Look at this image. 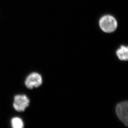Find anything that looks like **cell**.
I'll use <instances>...</instances> for the list:
<instances>
[{"label":"cell","mask_w":128,"mask_h":128,"mask_svg":"<svg viewBox=\"0 0 128 128\" xmlns=\"http://www.w3.org/2000/svg\"><path fill=\"white\" fill-rule=\"evenodd\" d=\"M118 59L121 60H127L128 59V48L127 46H122L116 52Z\"/></svg>","instance_id":"5b68a950"},{"label":"cell","mask_w":128,"mask_h":128,"mask_svg":"<svg viewBox=\"0 0 128 128\" xmlns=\"http://www.w3.org/2000/svg\"><path fill=\"white\" fill-rule=\"evenodd\" d=\"M11 126L14 128H22L24 127V123L22 119L19 117H14L11 120Z\"/></svg>","instance_id":"8992f818"},{"label":"cell","mask_w":128,"mask_h":128,"mask_svg":"<svg viewBox=\"0 0 128 128\" xmlns=\"http://www.w3.org/2000/svg\"><path fill=\"white\" fill-rule=\"evenodd\" d=\"M30 101L27 96L24 94H18L14 98L13 106L14 110L19 112L24 111L29 106Z\"/></svg>","instance_id":"7a4b0ae2"},{"label":"cell","mask_w":128,"mask_h":128,"mask_svg":"<svg viewBox=\"0 0 128 128\" xmlns=\"http://www.w3.org/2000/svg\"><path fill=\"white\" fill-rule=\"evenodd\" d=\"M42 84L41 76L38 72H32L28 75L25 81L26 87L29 89L38 88Z\"/></svg>","instance_id":"277c9868"},{"label":"cell","mask_w":128,"mask_h":128,"mask_svg":"<svg viewBox=\"0 0 128 128\" xmlns=\"http://www.w3.org/2000/svg\"><path fill=\"white\" fill-rule=\"evenodd\" d=\"M117 22L113 16L106 15L102 17L99 21L100 28L105 32H112L117 27Z\"/></svg>","instance_id":"6da1fadb"},{"label":"cell","mask_w":128,"mask_h":128,"mask_svg":"<svg viewBox=\"0 0 128 128\" xmlns=\"http://www.w3.org/2000/svg\"><path fill=\"white\" fill-rule=\"evenodd\" d=\"M128 102L124 101L118 103L116 108V114L119 120L126 125L128 124Z\"/></svg>","instance_id":"3957f363"}]
</instances>
